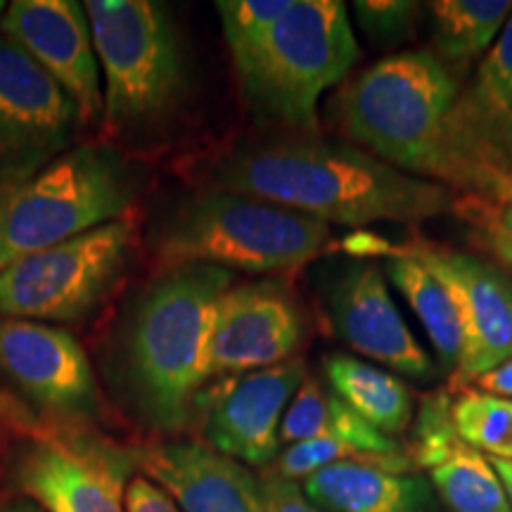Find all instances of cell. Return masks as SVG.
Returning <instances> with one entry per match:
<instances>
[{
    "label": "cell",
    "mask_w": 512,
    "mask_h": 512,
    "mask_svg": "<svg viewBox=\"0 0 512 512\" xmlns=\"http://www.w3.org/2000/svg\"><path fill=\"white\" fill-rule=\"evenodd\" d=\"M427 472L451 512H512L491 460L465 441H460Z\"/></svg>",
    "instance_id": "23"
},
{
    "label": "cell",
    "mask_w": 512,
    "mask_h": 512,
    "mask_svg": "<svg viewBox=\"0 0 512 512\" xmlns=\"http://www.w3.org/2000/svg\"><path fill=\"white\" fill-rule=\"evenodd\" d=\"M302 491L323 512H437L422 477L363 463L323 467L304 479Z\"/></svg>",
    "instance_id": "19"
},
{
    "label": "cell",
    "mask_w": 512,
    "mask_h": 512,
    "mask_svg": "<svg viewBox=\"0 0 512 512\" xmlns=\"http://www.w3.org/2000/svg\"><path fill=\"white\" fill-rule=\"evenodd\" d=\"M223 192L256 197L323 223L361 228L456 214L460 195L403 174L354 145L290 138L233 152L214 171Z\"/></svg>",
    "instance_id": "1"
},
{
    "label": "cell",
    "mask_w": 512,
    "mask_h": 512,
    "mask_svg": "<svg viewBox=\"0 0 512 512\" xmlns=\"http://www.w3.org/2000/svg\"><path fill=\"white\" fill-rule=\"evenodd\" d=\"M458 79L432 50H403L370 64L339 93V131L380 162L460 190L446 150Z\"/></svg>",
    "instance_id": "3"
},
{
    "label": "cell",
    "mask_w": 512,
    "mask_h": 512,
    "mask_svg": "<svg viewBox=\"0 0 512 512\" xmlns=\"http://www.w3.org/2000/svg\"><path fill=\"white\" fill-rule=\"evenodd\" d=\"M427 8L434 55L446 67H465L489 53L512 15L510 0H437Z\"/></svg>",
    "instance_id": "22"
},
{
    "label": "cell",
    "mask_w": 512,
    "mask_h": 512,
    "mask_svg": "<svg viewBox=\"0 0 512 512\" xmlns=\"http://www.w3.org/2000/svg\"><path fill=\"white\" fill-rule=\"evenodd\" d=\"M456 214L472 226V240L512 275V204L465 195Z\"/></svg>",
    "instance_id": "26"
},
{
    "label": "cell",
    "mask_w": 512,
    "mask_h": 512,
    "mask_svg": "<svg viewBox=\"0 0 512 512\" xmlns=\"http://www.w3.org/2000/svg\"><path fill=\"white\" fill-rule=\"evenodd\" d=\"M358 55L347 5L292 0L264 41L233 64L242 95L259 117L316 133L320 98L347 79Z\"/></svg>",
    "instance_id": "7"
},
{
    "label": "cell",
    "mask_w": 512,
    "mask_h": 512,
    "mask_svg": "<svg viewBox=\"0 0 512 512\" xmlns=\"http://www.w3.org/2000/svg\"><path fill=\"white\" fill-rule=\"evenodd\" d=\"M131 216L38 252L0 271V318L76 323L117 290L136 254Z\"/></svg>",
    "instance_id": "8"
},
{
    "label": "cell",
    "mask_w": 512,
    "mask_h": 512,
    "mask_svg": "<svg viewBox=\"0 0 512 512\" xmlns=\"http://www.w3.org/2000/svg\"><path fill=\"white\" fill-rule=\"evenodd\" d=\"M83 128L69 95L0 34V183L27 178L72 150Z\"/></svg>",
    "instance_id": "11"
},
{
    "label": "cell",
    "mask_w": 512,
    "mask_h": 512,
    "mask_svg": "<svg viewBox=\"0 0 512 512\" xmlns=\"http://www.w3.org/2000/svg\"><path fill=\"white\" fill-rule=\"evenodd\" d=\"M143 185V171L112 145H74L36 174L0 183V271L124 219Z\"/></svg>",
    "instance_id": "4"
},
{
    "label": "cell",
    "mask_w": 512,
    "mask_h": 512,
    "mask_svg": "<svg viewBox=\"0 0 512 512\" xmlns=\"http://www.w3.org/2000/svg\"><path fill=\"white\" fill-rule=\"evenodd\" d=\"M0 375L53 420L88 425L105 413L86 351L55 325L0 318Z\"/></svg>",
    "instance_id": "12"
},
{
    "label": "cell",
    "mask_w": 512,
    "mask_h": 512,
    "mask_svg": "<svg viewBox=\"0 0 512 512\" xmlns=\"http://www.w3.org/2000/svg\"><path fill=\"white\" fill-rule=\"evenodd\" d=\"M304 380V358H290L273 368L230 375L209 392L202 389L195 406L202 413L204 439L238 463L271 465L278 458L280 422Z\"/></svg>",
    "instance_id": "14"
},
{
    "label": "cell",
    "mask_w": 512,
    "mask_h": 512,
    "mask_svg": "<svg viewBox=\"0 0 512 512\" xmlns=\"http://www.w3.org/2000/svg\"><path fill=\"white\" fill-rule=\"evenodd\" d=\"M126 512H181L169 496L152 484L150 479L138 475L131 477L126 486Z\"/></svg>",
    "instance_id": "30"
},
{
    "label": "cell",
    "mask_w": 512,
    "mask_h": 512,
    "mask_svg": "<svg viewBox=\"0 0 512 512\" xmlns=\"http://www.w3.org/2000/svg\"><path fill=\"white\" fill-rule=\"evenodd\" d=\"M467 387H472L475 392L482 394H491V396H501V399L512 401V358L496 366L489 373L477 377L475 382H470Z\"/></svg>",
    "instance_id": "31"
},
{
    "label": "cell",
    "mask_w": 512,
    "mask_h": 512,
    "mask_svg": "<svg viewBox=\"0 0 512 512\" xmlns=\"http://www.w3.org/2000/svg\"><path fill=\"white\" fill-rule=\"evenodd\" d=\"M354 10L363 34L375 43H401L413 34L420 5L411 0H361Z\"/></svg>",
    "instance_id": "28"
},
{
    "label": "cell",
    "mask_w": 512,
    "mask_h": 512,
    "mask_svg": "<svg viewBox=\"0 0 512 512\" xmlns=\"http://www.w3.org/2000/svg\"><path fill=\"white\" fill-rule=\"evenodd\" d=\"M102 72L107 136L147 143L174 119L188 88L181 38L162 3L88 0Z\"/></svg>",
    "instance_id": "5"
},
{
    "label": "cell",
    "mask_w": 512,
    "mask_h": 512,
    "mask_svg": "<svg viewBox=\"0 0 512 512\" xmlns=\"http://www.w3.org/2000/svg\"><path fill=\"white\" fill-rule=\"evenodd\" d=\"M266 512H323L304 496L302 486L268 470L259 479Z\"/></svg>",
    "instance_id": "29"
},
{
    "label": "cell",
    "mask_w": 512,
    "mask_h": 512,
    "mask_svg": "<svg viewBox=\"0 0 512 512\" xmlns=\"http://www.w3.org/2000/svg\"><path fill=\"white\" fill-rule=\"evenodd\" d=\"M133 463L181 512H266L259 479L200 441H152Z\"/></svg>",
    "instance_id": "18"
},
{
    "label": "cell",
    "mask_w": 512,
    "mask_h": 512,
    "mask_svg": "<svg viewBox=\"0 0 512 512\" xmlns=\"http://www.w3.org/2000/svg\"><path fill=\"white\" fill-rule=\"evenodd\" d=\"M0 34L17 43L69 95L83 128L102 124V72L83 5L72 0H15L0 17Z\"/></svg>",
    "instance_id": "15"
},
{
    "label": "cell",
    "mask_w": 512,
    "mask_h": 512,
    "mask_svg": "<svg viewBox=\"0 0 512 512\" xmlns=\"http://www.w3.org/2000/svg\"><path fill=\"white\" fill-rule=\"evenodd\" d=\"M0 512H46L43 508H38L34 501L24 496H10V498H0Z\"/></svg>",
    "instance_id": "32"
},
{
    "label": "cell",
    "mask_w": 512,
    "mask_h": 512,
    "mask_svg": "<svg viewBox=\"0 0 512 512\" xmlns=\"http://www.w3.org/2000/svg\"><path fill=\"white\" fill-rule=\"evenodd\" d=\"M453 427L467 446L512 460V401L465 389L453 401Z\"/></svg>",
    "instance_id": "24"
},
{
    "label": "cell",
    "mask_w": 512,
    "mask_h": 512,
    "mask_svg": "<svg viewBox=\"0 0 512 512\" xmlns=\"http://www.w3.org/2000/svg\"><path fill=\"white\" fill-rule=\"evenodd\" d=\"M460 192L505 202L512 188V15L446 119Z\"/></svg>",
    "instance_id": "10"
},
{
    "label": "cell",
    "mask_w": 512,
    "mask_h": 512,
    "mask_svg": "<svg viewBox=\"0 0 512 512\" xmlns=\"http://www.w3.org/2000/svg\"><path fill=\"white\" fill-rule=\"evenodd\" d=\"M233 287L219 266L164 271L138 299L124 332L121 373L133 406L159 430L188 425L209 380V349L216 309Z\"/></svg>",
    "instance_id": "2"
},
{
    "label": "cell",
    "mask_w": 512,
    "mask_h": 512,
    "mask_svg": "<svg viewBox=\"0 0 512 512\" xmlns=\"http://www.w3.org/2000/svg\"><path fill=\"white\" fill-rule=\"evenodd\" d=\"M302 306L285 280L230 287L216 309L209 375H242L290 361L302 347Z\"/></svg>",
    "instance_id": "16"
},
{
    "label": "cell",
    "mask_w": 512,
    "mask_h": 512,
    "mask_svg": "<svg viewBox=\"0 0 512 512\" xmlns=\"http://www.w3.org/2000/svg\"><path fill=\"white\" fill-rule=\"evenodd\" d=\"M328 316L337 337L356 354L413 380L434 375L432 358L396 309L380 266L344 268L328 290Z\"/></svg>",
    "instance_id": "17"
},
{
    "label": "cell",
    "mask_w": 512,
    "mask_h": 512,
    "mask_svg": "<svg viewBox=\"0 0 512 512\" xmlns=\"http://www.w3.org/2000/svg\"><path fill=\"white\" fill-rule=\"evenodd\" d=\"M489 460H491V465H494L496 475L501 477L505 496H508L510 508H512V460H503V458H489Z\"/></svg>",
    "instance_id": "33"
},
{
    "label": "cell",
    "mask_w": 512,
    "mask_h": 512,
    "mask_svg": "<svg viewBox=\"0 0 512 512\" xmlns=\"http://www.w3.org/2000/svg\"><path fill=\"white\" fill-rule=\"evenodd\" d=\"M415 256L451 294L460 320V358L453 382L470 384L512 358V280L482 256L413 240Z\"/></svg>",
    "instance_id": "13"
},
{
    "label": "cell",
    "mask_w": 512,
    "mask_h": 512,
    "mask_svg": "<svg viewBox=\"0 0 512 512\" xmlns=\"http://www.w3.org/2000/svg\"><path fill=\"white\" fill-rule=\"evenodd\" d=\"M330 238L328 223L219 190L188 197L159 221L155 256L162 273L181 266L285 273L320 256Z\"/></svg>",
    "instance_id": "6"
},
{
    "label": "cell",
    "mask_w": 512,
    "mask_h": 512,
    "mask_svg": "<svg viewBox=\"0 0 512 512\" xmlns=\"http://www.w3.org/2000/svg\"><path fill=\"white\" fill-rule=\"evenodd\" d=\"M290 5L292 0H221L216 3L233 62L252 53L273 29V24L290 10Z\"/></svg>",
    "instance_id": "25"
},
{
    "label": "cell",
    "mask_w": 512,
    "mask_h": 512,
    "mask_svg": "<svg viewBox=\"0 0 512 512\" xmlns=\"http://www.w3.org/2000/svg\"><path fill=\"white\" fill-rule=\"evenodd\" d=\"M323 366L332 392L363 420L387 437L406 430L413 418V396L399 377L349 354H332Z\"/></svg>",
    "instance_id": "21"
},
{
    "label": "cell",
    "mask_w": 512,
    "mask_h": 512,
    "mask_svg": "<svg viewBox=\"0 0 512 512\" xmlns=\"http://www.w3.org/2000/svg\"><path fill=\"white\" fill-rule=\"evenodd\" d=\"M505 202H510V204H512V188H510V195H508V200H505Z\"/></svg>",
    "instance_id": "34"
},
{
    "label": "cell",
    "mask_w": 512,
    "mask_h": 512,
    "mask_svg": "<svg viewBox=\"0 0 512 512\" xmlns=\"http://www.w3.org/2000/svg\"><path fill=\"white\" fill-rule=\"evenodd\" d=\"M17 427L10 475L19 496L46 512H126L133 451L74 422L24 418Z\"/></svg>",
    "instance_id": "9"
},
{
    "label": "cell",
    "mask_w": 512,
    "mask_h": 512,
    "mask_svg": "<svg viewBox=\"0 0 512 512\" xmlns=\"http://www.w3.org/2000/svg\"><path fill=\"white\" fill-rule=\"evenodd\" d=\"M332 389L320 387L316 377H306L280 422V444L292 446L299 441L325 437L330 422Z\"/></svg>",
    "instance_id": "27"
},
{
    "label": "cell",
    "mask_w": 512,
    "mask_h": 512,
    "mask_svg": "<svg viewBox=\"0 0 512 512\" xmlns=\"http://www.w3.org/2000/svg\"><path fill=\"white\" fill-rule=\"evenodd\" d=\"M351 254H380L387 256V278L403 294L408 306L420 318L422 328L430 337L434 351L446 366H458L460 358V320L453 306L451 294L434 275L411 254L389 242L377 240L375 235H351L347 240Z\"/></svg>",
    "instance_id": "20"
}]
</instances>
